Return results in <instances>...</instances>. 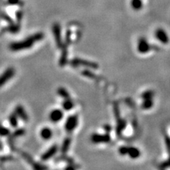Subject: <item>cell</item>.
Instances as JSON below:
<instances>
[{
  "label": "cell",
  "instance_id": "1",
  "mask_svg": "<svg viewBox=\"0 0 170 170\" xmlns=\"http://www.w3.org/2000/svg\"><path fill=\"white\" fill-rule=\"evenodd\" d=\"M43 34L38 33V34H34L29 36L24 40H22V41L12 43L11 44H10L9 48L10 50L14 51V52L30 48H31L35 43L41 40L43 38Z\"/></svg>",
  "mask_w": 170,
  "mask_h": 170
},
{
  "label": "cell",
  "instance_id": "2",
  "mask_svg": "<svg viewBox=\"0 0 170 170\" xmlns=\"http://www.w3.org/2000/svg\"><path fill=\"white\" fill-rule=\"evenodd\" d=\"M53 35H54L55 40V43H56L57 47H58V48H63V43L62 40V37H61L60 26L59 25V24L56 23L53 25Z\"/></svg>",
  "mask_w": 170,
  "mask_h": 170
},
{
  "label": "cell",
  "instance_id": "3",
  "mask_svg": "<svg viewBox=\"0 0 170 170\" xmlns=\"http://www.w3.org/2000/svg\"><path fill=\"white\" fill-rule=\"evenodd\" d=\"M78 124V117L76 115L70 116L67 118L66 122H65V128L67 132L70 133L76 128Z\"/></svg>",
  "mask_w": 170,
  "mask_h": 170
},
{
  "label": "cell",
  "instance_id": "4",
  "mask_svg": "<svg viewBox=\"0 0 170 170\" xmlns=\"http://www.w3.org/2000/svg\"><path fill=\"white\" fill-rule=\"evenodd\" d=\"M71 65L73 66H77V65H82V66H85L89 68L96 69L98 67V65L97 63L90 62V61L83 60V59L80 58H75L73 60H71Z\"/></svg>",
  "mask_w": 170,
  "mask_h": 170
},
{
  "label": "cell",
  "instance_id": "5",
  "mask_svg": "<svg viewBox=\"0 0 170 170\" xmlns=\"http://www.w3.org/2000/svg\"><path fill=\"white\" fill-rule=\"evenodd\" d=\"M14 75H15V69L13 67H9L6 69L0 76V87L5 85L10 79L14 76Z\"/></svg>",
  "mask_w": 170,
  "mask_h": 170
},
{
  "label": "cell",
  "instance_id": "6",
  "mask_svg": "<svg viewBox=\"0 0 170 170\" xmlns=\"http://www.w3.org/2000/svg\"><path fill=\"white\" fill-rule=\"evenodd\" d=\"M91 140L94 143H106L109 142L111 138L107 134H93L91 136Z\"/></svg>",
  "mask_w": 170,
  "mask_h": 170
},
{
  "label": "cell",
  "instance_id": "7",
  "mask_svg": "<svg viewBox=\"0 0 170 170\" xmlns=\"http://www.w3.org/2000/svg\"><path fill=\"white\" fill-rule=\"evenodd\" d=\"M58 145H53V146H51L46 152L43 153V155L41 156V159L43 161L49 160V159L52 158V157L56 154L57 152H58Z\"/></svg>",
  "mask_w": 170,
  "mask_h": 170
},
{
  "label": "cell",
  "instance_id": "8",
  "mask_svg": "<svg viewBox=\"0 0 170 170\" xmlns=\"http://www.w3.org/2000/svg\"><path fill=\"white\" fill-rule=\"evenodd\" d=\"M155 36H156L157 40L163 44H167L169 41V38L167 34L166 33L165 30L161 29V28L156 30V32H155Z\"/></svg>",
  "mask_w": 170,
  "mask_h": 170
},
{
  "label": "cell",
  "instance_id": "9",
  "mask_svg": "<svg viewBox=\"0 0 170 170\" xmlns=\"http://www.w3.org/2000/svg\"><path fill=\"white\" fill-rule=\"evenodd\" d=\"M149 48H150V46H149L148 42L145 38H141L139 40L138 45V50L139 53L145 54V53L149 52Z\"/></svg>",
  "mask_w": 170,
  "mask_h": 170
},
{
  "label": "cell",
  "instance_id": "10",
  "mask_svg": "<svg viewBox=\"0 0 170 170\" xmlns=\"http://www.w3.org/2000/svg\"><path fill=\"white\" fill-rule=\"evenodd\" d=\"M50 120L53 123L59 122L63 118V112L60 109H55L50 112Z\"/></svg>",
  "mask_w": 170,
  "mask_h": 170
},
{
  "label": "cell",
  "instance_id": "11",
  "mask_svg": "<svg viewBox=\"0 0 170 170\" xmlns=\"http://www.w3.org/2000/svg\"><path fill=\"white\" fill-rule=\"evenodd\" d=\"M15 114L17 115L18 117H19L22 120L27 122L28 120V116L27 113L24 109V108L21 105H18L15 108Z\"/></svg>",
  "mask_w": 170,
  "mask_h": 170
},
{
  "label": "cell",
  "instance_id": "12",
  "mask_svg": "<svg viewBox=\"0 0 170 170\" xmlns=\"http://www.w3.org/2000/svg\"><path fill=\"white\" fill-rule=\"evenodd\" d=\"M127 155L132 159H136L140 156V151L137 147H128Z\"/></svg>",
  "mask_w": 170,
  "mask_h": 170
},
{
  "label": "cell",
  "instance_id": "13",
  "mask_svg": "<svg viewBox=\"0 0 170 170\" xmlns=\"http://www.w3.org/2000/svg\"><path fill=\"white\" fill-rule=\"evenodd\" d=\"M52 130H51V129L48 128V127L43 128L41 130V131H40V136H41V138L43 139V140H48L52 138Z\"/></svg>",
  "mask_w": 170,
  "mask_h": 170
},
{
  "label": "cell",
  "instance_id": "14",
  "mask_svg": "<svg viewBox=\"0 0 170 170\" xmlns=\"http://www.w3.org/2000/svg\"><path fill=\"white\" fill-rule=\"evenodd\" d=\"M71 144V139L67 138L66 139H65V140L63 141L62 146H61V152L63 153V154H65L67 153V151L69 150V146H70Z\"/></svg>",
  "mask_w": 170,
  "mask_h": 170
},
{
  "label": "cell",
  "instance_id": "15",
  "mask_svg": "<svg viewBox=\"0 0 170 170\" xmlns=\"http://www.w3.org/2000/svg\"><path fill=\"white\" fill-rule=\"evenodd\" d=\"M74 104L73 101H72L70 99H66L63 102L62 106L63 108V109L65 111H69L71 110L72 108L74 107Z\"/></svg>",
  "mask_w": 170,
  "mask_h": 170
},
{
  "label": "cell",
  "instance_id": "16",
  "mask_svg": "<svg viewBox=\"0 0 170 170\" xmlns=\"http://www.w3.org/2000/svg\"><path fill=\"white\" fill-rule=\"evenodd\" d=\"M9 121L11 126L13 127V128H16V127L18 126V116L15 113L11 114V115L9 116Z\"/></svg>",
  "mask_w": 170,
  "mask_h": 170
},
{
  "label": "cell",
  "instance_id": "17",
  "mask_svg": "<svg viewBox=\"0 0 170 170\" xmlns=\"http://www.w3.org/2000/svg\"><path fill=\"white\" fill-rule=\"evenodd\" d=\"M58 94H59L60 97H61L62 98H64L65 99H69V97H70V96H69V92L67 91V89H65L64 87L58 88Z\"/></svg>",
  "mask_w": 170,
  "mask_h": 170
},
{
  "label": "cell",
  "instance_id": "18",
  "mask_svg": "<svg viewBox=\"0 0 170 170\" xmlns=\"http://www.w3.org/2000/svg\"><path fill=\"white\" fill-rule=\"evenodd\" d=\"M67 52L66 50V49H64L63 51L62 52V54H61V57L60 59V66H64V65H66L67 60Z\"/></svg>",
  "mask_w": 170,
  "mask_h": 170
},
{
  "label": "cell",
  "instance_id": "19",
  "mask_svg": "<svg viewBox=\"0 0 170 170\" xmlns=\"http://www.w3.org/2000/svg\"><path fill=\"white\" fill-rule=\"evenodd\" d=\"M153 105V102L152 99H144V102L142 104V107L144 109H149L152 107Z\"/></svg>",
  "mask_w": 170,
  "mask_h": 170
},
{
  "label": "cell",
  "instance_id": "20",
  "mask_svg": "<svg viewBox=\"0 0 170 170\" xmlns=\"http://www.w3.org/2000/svg\"><path fill=\"white\" fill-rule=\"evenodd\" d=\"M10 133V131L7 128L0 126V136H7Z\"/></svg>",
  "mask_w": 170,
  "mask_h": 170
},
{
  "label": "cell",
  "instance_id": "21",
  "mask_svg": "<svg viewBox=\"0 0 170 170\" xmlns=\"http://www.w3.org/2000/svg\"><path fill=\"white\" fill-rule=\"evenodd\" d=\"M132 7L135 9H140L142 7V3H141L140 0H133Z\"/></svg>",
  "mask_w": 170,
  "mask_h": 170
},
{
  "label": "cell",
  "instance_id": "22",
  "mask_svg": "<svg viewBox=\"0 0 170 170\" xmlns=\"http://www.w3.org/2000/svg\"><path fill=\"white\" fill-rule=\"evenodd\" d=\"M153 97V92L150 90L148 91H145L144 93L142 94V97L143 99H152Z\"/></svg>",
  "mask_w": 170,
  "mask_h": 170
},
{
  "label": "cell",
  "instance_id": "23",
  "mask_svg": "<svg viewBox=\"0 0 170 170\" xmlns=\"http://www.w3.org/2000/svg\"><path fill=\"white\" fill-rule=\"evenodd\" d=\"M25 133V130L24 128H20L18 129L17 130L14 131V133H13L14 137H18V136H21L24 135Z\"/></svg>",
  "mask_w": 170,
  "mask_h": 170
},
{
  "label": "cell",
  "instance_id": "24",
  "mask_svg": "<svg viewBox=\"0 0 170 170\" xmlns=\"http://www.w3.org/2000/svg\"><path fill=\"white\" fill-rule=\"evenodd\" d=\"M127 151H128V147H120L119 149H118V152H120V154L121 155H127Z\"/></svg>",
  "mask_w": 170,
  "mask_h": 170
},
{
  "label": "cell",
  "instance_id": "25",
  "mask_svg": "<svg viewBox=\"0 0 170 170\" xmlns=\"http://www.w3.org/2000/svg\"><path fill=\"white\" fill-rule=\"evenodd\" d=\"M91 72L90 73L89 71H87V70H85V71H83L82 72V75H85V76L86 77H93V75H91Z\"/></svg>",
  "mask_w": 170,
  "mask_h": 170
},
{
  "label": "cell",
  "instance_id": "26",
  "mask_svg": "<svg viewBox=\"0 0 170 170\" xmlns=\"http://www.w3.org/2000/svg\"><path fill=\"white\" fill-rule=\"evenodd\" d=\"M166 145H167L168 150L170 151V138H168L167 136L166 137Z\"/></svg>",
  "mask_w": 170,
  "mask_h": 170
}]
</instances>
